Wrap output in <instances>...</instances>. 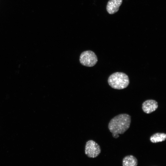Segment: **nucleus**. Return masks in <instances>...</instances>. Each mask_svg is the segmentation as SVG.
Segmentation results:
<instances>
[{
  "label": "nucleus",
  "instance_id": "nucleus-1",
  "mask_svg": "<svg viewBox=\"0 0 166 166\" xmlns=\"http://www.w3.org/2000/svg\"><path fill=\"white\" fill-rule=\"evenodd\" d=\"M131 117L126 113L119 114L111 119L108 124V128L113 136L117 138L119 134L124 133L129 128Z\"/></svg>",
  "mask_w": 166,
  "mask_h": 166
},
{
  "label": "nucleus",
  "instance_id": "nucleus-2",
  "mask_svg": "<svg viewBox=\"0 0 166 166\" xmlns=\"http://www.w3.org/2000/svg\"><path fill=\"white\" fill-rule=\"evenodd\" d=\"M108 82L112 88L117 89H124L128 86L129 80L128 76L125 73L120 72L114 73L109 77Z\"/></svg>",
  "mask_w": 166,
  "mask_h": 166
},
{
  "label": "nucleus",
  "instance_id": "nucleus-3",
  "mask_svg": "<svg viewBox=\"0 0 166 166\" xmlns=\"http://www.w3.org/2000/svg\"><path fill=\"white\" fill-rule=\"evenodd\" d=\"M79 61L82 65L91 67L96 65L98 59L97 55L93 51L88 50L83 51L81 53Z\"/></svg>",
  "mask_w": 166,
  "mask_h": 166
},
{
  "label": "nucleus",
  "instance_id": "nucleus-4",
  "mask_svg": "<svg viewBox=\"0 0 166 166\" xmlns=\"http://www.w3.org/2000/svg\"><path fill=\"white\" fill-rule=\"evenodd\" d=\"M101 149L99 145L93 140H89L86 142L85 147V153L89 157L94 158L100 153Z\"/></svg>",
  "mask_w": 166,
  "mask_h": 166
},
{
  "label": "nucleus",
  "instance_id": "nucleus-5",
  "mask_svg": "<svg viewBox=\"0 0 166 166\" xmlns=\"http://www.w3.org/2000/svg\"><path fill=\"white\" fill-rule=\"evenodd\" d=\"M158 107L157 102L153 100H147L142 104V109L143 111L147 114L150 113L155 111Z\"/></svg>",
  "mask_w": 166,
  "mask_h": 166
},
{
  "label": "nucleus",
  "instance_id": "nucleus-6",
  "mask_svg": "<svg viewBox=\"0 0 166 166\" xmlns=\"http://www.w3.org/2000/svg\"><path fill=\"white\" fill-rule=\"evenodd\" d=\"M122 0H109L106 6V10L110 14H113L119 10Z\"/></svg>",
  "mask_w": 166,
  "mask_h": 166
},
{
  "label": "nucleus",
  "instance_id": "nucleus-7",
  "mask_svg": "<svg viewBox=\"0 0 166 166\" xmlns=\"http://www.w3.org/2000/svg\"><path fill=\"white\" fill-rule=\"evenodd\" d=\"M137 159L132 155L125 156L122 160L123 166H137Z\"/></svg>",
  "mask_w": 166,
  "mask_h": 166
},
{
  "label": "nucleus",
  "instance_id": "nucleus-8",
  "mask_svg": "<svg viewBox=\"0 0 166 166\" xmlns=\"http://www.w3.org/2000/svg\"><path fill=\"white\" fill-rule=\"evenodd\" d=\"M166 139V134L164 133H156L150 137V141L153 143H156L164 141Z\"/></svg>",
  "mask_w": 166,
  "mask_h": 166
}]
</instances>
